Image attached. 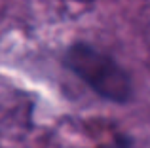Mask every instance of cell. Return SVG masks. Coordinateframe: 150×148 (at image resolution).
<instances>
[{
  "label": "cell",
  "mask_w": 150,
  "mask_h": 148,
  "mask_svg": "<svg viewBox=\"0 0 150 148\" xmlns=\"http://www.w3.org/2000/svg\"><path fill=\"white\" fill-rule=\"evenodd\" d=\"M63 63L103 99L118 104L131 99L133 84L129 74L108 53L101 51L95 46L74 42L65 51Z\"/></svg>",
  "instance_id": "obj_1"
},
{
  "label": "cell",
  "mask_w": 150,
  "mask_h": 148,
  "mask_svg": "<svg viewBox=\"0 0 150 148\" xmlns=\"http://www.w3.org/2000/svg\"><path fill=\"white\" fill-rule=\"evenodd\" d=\"M74 2H93V0H74Z\"/></svg>",
  "instance_id": "obj_2"
}]
</instances>
